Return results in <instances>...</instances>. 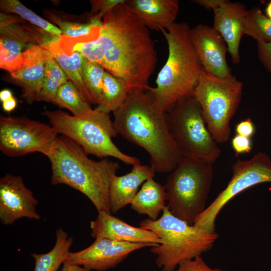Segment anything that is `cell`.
I'll use <instances>...</instances> for the list:
<instances>
[{
	"label": "cell",
	"instance_id": "d6986e66",
	"mask_svg": "<svg viewBox=\"0 0 271 271\" xmlns=\"http://www.w3.org/2000/svg\"><path fill=\"white\" fill-rule=\"evenodd\" d=\"M43 15L47 21L60 29L62 35L87 41L95 40L100 36L103 17L99 14L86 12L77 15L45 8L43 10Z\"/></svg>",
	"mask_w": 271,
	"mask_h": 271
},
{
	"label": "cell",
	"instance_id": "9a60e30c",
	"mask_svg": "<svg viewBox=\"0 0 271 271\" xmlns=\"http://www.w3.org/2000/svg\"><path fill=\"white\" fill-rule=\"evenodd\" d=\"M191 37L205 71L219 77L232 76L226 59L227 44L212 27L199 24L191 29Z\"/></svg>",
	"mask_w": 271,
	"mask_h": 271
},
{
	"label": "cell",
	"instance_id": "2e32d148",
	"mask_svg": "<svg viewBox=\"0 0 271 271\" xmlns=\"http://www.w3.org/2000/svg\"><path fill=\"white\" fill-rule=\"evenodd\" d=\"M51 56L44 45H33L24 52L20 68L9 73L8 81L22 88V97L29 104L36 101L43 84L46 64Z\"/></svg>",
	"mask_w": 271,
	"mask_h": 271
},
{
	"label": "cell",
	"instance_id": "b9f144b4",
	"mask_svg": "<svg viewBox=\"0 0 271 271\" xmlns=\"http://www.w3.org/2000/svg\"><path fill=\"white\" fill-rule=\"evenodd\" d=\"M136 271H139V270H136Z\"/></svg>",
	"mask_w": 271,
	"mask_h": 271
},
{
	"label": "cell",
	"instance_id": "1f68e13d",
	"mask_svg": "<svg viewBox=\"0 0 271 271\" xmlns=\"http://www.w3.org/2000/svg\"><path fill=\"white\" fill-rule=\"evenodd\" d=\"M175 271H229L210 267L201 256L181 262ZM237 271V270H233Z\"/></svg>",
	"mask_w": 271,
	"mask_h": 271
},
{
	"label": "cell",
	"instance_id": "7402d4cb",
	"mask_svg": "<svg viewBox=\"0 0 271 271\" xmlns=\"http://www.w3.org/2000/svg\"><path fill=\"white\" fill-rule=\"evenodd\" d=\"M58 37H54L43 45L58 63L69 80L77 88L83 99L91 103L83 76L82 67L83 57L76 52L68 54L64 52L58 44Z\"/></svg>",
	"mask_w": 271,
	"mask_h": 271
},
{
	"label": "cell",
	"instance_id": "ac0fdd59",
	"mask_svg": "<svg viewBox=\"0 0 271 271\" xmlns=\"http://www.w3.org/2000/svg\"><path fill=\"white\" fill-rule=\"evenodd\" d=\"M247 10L239 2L224 0L214 11L213 28L218 32L226 42L228 52L233 63L240 61L239 45L244 35V23Z\"/></svg>",
	"mask_w": 271,
	"mask_h": 271
},
{
	"label": "cell",
	"instance_id": "ffe728a7",
	"mask_svg": "<svg viewBox=\"0 0 271 271\" xmlns=\"http://www.w3.org/2000/svg\"><path fill=\"white\" fill-rule=\"evenodd\" d=\"M125 3L149 29L161 32L176 22L180 9L178 0H126Z\"/></svg>",
	"mask_w": 271,
	"mask_h": 271
},
{
	"label": "cell",
	"instance_id": "44dd1931",
	"mask_svg": "<svg viewBox=\"0 0 271 271\" xmlns=\"http://www.w3.org/2000/svg\"><path fill=\"white\" fill-rule=\"evenodd\" d=\"M156 172L148 165L133 166L130 171L123 175H114L110 182L109 198L110 210L115 214L130 204L139 188L148 179L154 178Z\"/></svg>",
	"mask_w": 271,
	"mask_h": 271
},
{
	"label": "cell",
	"instance_id": "8992f818",
	"mask_svg": "<svg viewBox=\"0 0 271 271\" xmlns=\"http://www.w3.org/2000/svg\"><path fill=\"white\" fill-rule=\"evenodd\" d=\"M95 110L96 114L87 118L77 117L60 110L46 109L42 114L48 119L58 134L73 140L87 155L101 159L111 157L132 166L141 164L140 159L123 153L113 142L112 138L118 134L109 114Z\"/></svg>",
	"mask_w": 271,
	"mask_h": 271
},
{
	"label": "cell",
	"instance_id": "e575fe53",
	"mask_svg": "<svg viewBox=\"0 0 271 271\" xmlns=\"http://www.w3.org/2000/svg\"><path fill=\"white\" fill-rule=\"evenodd\" d=\"M231 146L236 156H237L250 153L252 144L251 138L236 134L231 140Z\"/></svg>",
	"mask_w": 271,
	"mask_h": 271
},
{
	"label": "cell",
	"instance_id": "277c9868",
	"mask_svg": "<svg viewBox=\"0 0 271 271\" xmlns=\"http://www.w3.org/2000/svg\"><path fill=\"white\" fill-rule=\"evenodd\" d=\"M186 22H175L162 33L167 41L168 56L159 72L156 86L146 91L156 104L168 112L180 99L193 96L204 69L191 37Z\"/></svg>",
	"mask_w": 271,
	"mask_h": 271
},
{
	"label": "cell",
	"instance_id": "5bb4252c",
	"mask_svg": "<svg viewBox=\"0 0 271 271\" xmlns=\"http://www.w3.org/2000/svg\"><path fill=\"white\" fill-rule=\"evenodd\" d=\"M38 202L20 176L7 174L0 179V220L4 225H12L26 218L38 220L36 211Z\"/></svg>",
	"mask_w": 271,
	"mask_h": 271
},
{
	"label": "cell",
	"instance_id": "74e56055",
	"mask_svg": "<svg viewBox=\"0 0 271 271\" xmlns=\"http://www.w3.org/2000/svg\"><path fill=\"white\" fill-rule=\"evenodd\" d=\"M60 271H91L88 268L74 263L66 259Z\"/></svg>",
	"mask_w": 271,
	"mask_h": 271
},
{
	"label": "cell",
	"instance_id": "d590c367",
	"mask_svg": "<svg viewBox=\"0 0 271 271\" xmlns=\"http://www.w3.org/2000/svg\"><path fill=\"white\" fill-rule=\"evenodd\" d=\"M235 131L236 134L251 138L255 132V126L251 119L247 118L236 125Z\"/></svg>",
	"mask_w": 271,
	"mask_h": 271
},
{
	"label": "cell",
	"instance_id": "e0dca14e",
	"mask_svg": "<svg viewBox=\"0 0 271 271\" xmlns=\"http://www.w3.org/2000/svg\"><path fill=\"white\" fill-rule=\"evenodd\" d=\"M91 235L95 239L106 238L116 241L157 245L161 239L154 232L132 226L104 211L98 212L96 219L90 222Z\"/></svg>",
	"mask_w": 271,
	"mask_h": 271
},
{
	"label": "cell",
	"instance_id": "7a4b0ae2",
	"mask_svg": "<svg viewBox=\"0 0 271 271\" xmlns=\"http://www.w3.org/2000/svg\"><path fill=\"white\" fill-rule=\"evenodd\" d=\"M118 134L149 154L156 173H170L184 158L170 132L167 112L160 108L146 91L131 89L113 112Z\"/></svg>",
	"mask_w": 271,
	"mask_h": 271
},
{
	"label": "cell",
	"instance_id": "f35d334b",
	"mask_svg": "<svg viewBox=\"0 0 271 271\" xmlns=\"http://www.w3.org/2000/svg\"><path fill=\"white\" fill-rule=\"evenodd\" d=\"M18 101L14 96L9 99L2 102L3 110L7 112H10L14 110L17 107Z\"/></svg>",
	"mask_w": 271,
	"mask_h": 271
},
{
	"label": "cell",
	"instance_id": "ba28073f",
	"mask_svg": "<svg viewBox=\"0 0 271 271\" xmlns=\"http://www.w3.org/2000/svg\"><path fill=\"white\" fill-rule=\"evenodd\" d=\"M242 88V83L233 75L219 77L204 70L200 76L193 97L217 144L229 138L230 121L240 103Z\"/></svg>",
	"mask_w": 271,
	"mask_h": 271
},
{
	"label": "cell",
	"instance_id": "30bf717a",
	"mask_svg": "<svg viewBox=\"0 0 271 271\" xmlns=\"http://www.w3.org/2000/svg\"><path fill=\"white\" fill-rule=\"evenodd\" d=\"M232 175L227 186L195 220L194 225L216 233L215 220L223 207L235 196L254 185L271 182V159L258 152L248 160H238L232 166Z\"/></svg>",
	"mask_w": 271,
	"mask_h": 271
},
{
	"label": "cell",
	"instance_id": "4316f807",
	"mask_svg": "<svg viewBox=\"0 0 271 271\" xmlns=\"http://www.w3.org/2000/svg\"><path fill=\"white\" fill-rule=\"evenodd\" d=\"M57 42L65 53H78L88 60L102 66L104 51L99 38L95 40L87 41L61 35L57 37Z\"/></svg>",
	"mask_w": 271,
	"mask_h": 271
},
{
	"label": "cell",
	"instance_id": "484cf974",
	"mask_svg": "<svg viewBox=\"0 0 271 271\" xmlns=\"http://www.w3.org/2000/svg\"><path fill=\"white\" fill-rule=\"evenodd\" d=\"M129 90L128 86L122 79L105 71L103 78L102 101L95 109L105 113H113L124 102Z\"/></svg>",
	"mask_w": 271,
	"mask_h": 271
},
{
	"label": "cell",
	"instance_id": "ab89813d",
	"mask_svg": "<svg viewBox=\"0 0 271 271\" xmlns=\"http://www.w3.org/2000/svg\"><path fill=\"white\" fill-rule=\"evenodd\" d=\"M13 96V93L10 89H4L0 92V100L2 102L9 99Z\"/></svg>",
	"mask_w": 271,
	"mask_h": 271
},
{
	"label": "cell",
	"instance_id": "83f0119b",
	"mask_svg": "<svg viewBox=\"0 0 271 271\" xmlns=\"http://www.w3.org/2000/svg\"><path fill=\"white\" fill-rule=\"evenodd\" d=\"M68 81L65 73L51 55L46 64L43 84L36 101L52 103L60 87Z\"/></svg>",
	"mask_w": 271,
	"mask_h": 271
},
{
	"label": "cell",
	"instance_id": "6da1fadb",
	"mask_svg": "<svg viewBox=\"0 0 271 271\" xmlns=\"http://www.w3.org/2000/svg\"><path fill=\"white\" fill-rule=\"evenodd\" d=\"M125 2L103 17L99 37L104 51L102 66L122 79L130 90L147 91L157 52L149 29Z\"/></svg>",
	"mask_w": 271,
	"mask_h": 271
},
{
	"label": "cell",
	"instance_id": "3957f363",
	"mask_svg": "<svg viewBox=\"0 0 271 271\" xmlns=\"http://www.w3.org/2000/svg\"><path fill=\"white\" fill-rule=\"evenodd\" d=\"M47 157L51 165L52 184L68 185L86 196L98 212L111 213L109 186L120 168L117 162L92 160L79 145L63 136L57 138Z\"/></svg>",
	"mask_w": 271,
	"mask_h": 271
},
{
	"label": "cell",
	"instance_id": "d6a6232c",
	"mask_svg": "<svg viewBox=\"0 0 271 271\" xmlns=\"http://www.w3.org/2000/svg\"><path fill=\"white\" fill-rule=\"evenodd\" d=\"M126 0H93L90 1L91 9L90 13L104 16L119 4Z\"/></svg>",
	"mask_w": 271,
	"mask_h": 271
},
{
	"label": "cell",
	"instance_id": "8d00e7d4",
	"mask_svg": "<svg viewBox=\"0 0 271 271\" xmlns=\"http://www.w3.org/2000/svg\"><path fill=\"white\" fill-rule=\"evenodd\" d=\"M224 0H194L193 2L203 7L206 10L215 11L223 3Z\"/></svg>",
	"mask_w": 271,
	"mask_h": 271
},
{
	"label": "cell",
	"instance_id": "cb8c5ba5",
	"mask_svg": "<svg viewBox=\"0 0 271 271\" xmlns=\"http://www.w3.org/2000/svg\"><path fill=\"white\" fill-rule=\"evenodd\" d=\"M55 235L56 242L50 251L42 254L31 253L35 261L34 271H58L67 259L73 239L61 228L56 230Z\"/></svg>",
	"mask_w": 271,
	"mask_h": 271
},
{
	"label": "cell",
	"instance_id": "836d02e7",
	"mask_svg": "<svg viewBox=\"0 0 271 271\" xmlns=\"http://www.w3.org/2000/svg\"><path fill=\"white\" fill-rule=\"evenodd\" d=\"M257 55L261 63L271 75V42H257Z\"/></svg>",
	"mask_w": 271,
	"mask_h": 271
},
{
	"label": "cell",
	"instance_id": "5b68a950",
	"mask_svg": "<svg viewBox=\"0 0 271 271\" xmlns=\"http://www.w3.org/2000/svg\"><path fill=\"white\" fill-rule=\"evenodd\" d=\"M140 227L154 232L161 239L162 243L151 247L150 251L156 256V265L162 271H175L182 261L201 256L219 236L177 217L167 205L159 218L144 219Z\"/></svg>",
	"mask_w": 271,
	"mask_h": 271
},
{
	"label": "cell",
	"instance_id": "9c48e42d",
	"mask_svg": "<svg viewBox=\"0 0 271 271\" xmlns=\"http://www.w3.org/2000/svg\"><path fill=\"white\" fill-rule=\"evenodd\" d=\"M172 136L184 157L213 164L220 154L200 106L193 96L179 100L167 112Z\"/></svg>",
	"mask_w": 271,
	"mask_h": 271
},
{
	"label": "cell",
	"instance_id": "d4e9b609",
	"mask_svg": "<svg viewBox=\"0 0 271 271\" xmlns=\"http://www.w3.org/2000/svg\"><path fill=\"white\" fill-rule=\"evenodd\" d=\"M52 103L69 110L73 116L79 118H90L96 113L69 80L60 87Z\"/></svg>",
	"mask_w": 271,
	"mask_h": 271
},
{
	"label": "cell",
	"instance_id": "8fae6325",
	"mask_svg": "<svg viewBox=\"0 0 271 271\" xmlns=\"http://www.w3.org/2000/svg\"><path fill=\"white\" fill-rule=\"evenodd\" d=\"M58 134L51 125L25 116H0V150L8 157L35 152L47 157Z\"/></svg>",
	"mask_w": 271,
	"mask_h": 271
},
{
	"label": "cell",
	"instance_id": "60d3db41",
	"mask_svg": "<svg viewBox=\"0 0 271 271\" xmlns=\"http://www.w3.org/2000/svg\"><path fill=\"white\" fill-rule=\"evenodd\" d=\"M265 13L266 16L271 19V1L267 4L265 9Z\"/></svg>",
	"mask_w": 271,
	"mask_h": 271
},
{
	"label": "cell",
	"instance_id": "4fadbf2b",
	"mask_svg": "<svg viewBox=\"0 0 271 271\" xmlns=\"http://www.w3.org/2000/svg\"><path fill=\"white\" fill-rule=\"evenodd\" d=\"M155 245L97 238L85 249L70 252L67 259L91 270L105 271L120 264L132 252Z\"/></svg>",
	"mask_w": 271,
	"mask_h": 271
},
{
	"label": "cell",
	"instance_id": "f546056e",
	"mask_svg": "<svg viewBox=\"0 0 271 271\" xmlns=\"http://www.w3.org/2000/svg\"><path fill=\"white\" fill-rule=\"evenodd\" d=\"M1 10L6 13L17 14L31 24L54 36L62 35L60 29L48 21L27 8L18 0H1Z\"/></svg>",
	"mask_w": 271,
	"mask_h": 271
},
{
	"label": "cell",
	"instance_id": "f1b7e54d",
	"mask_svg": "<svg viewBox=\"0 0 271 271\" xmlns=\"http://www.w3.org/2000/svg\"><path fill=\"white\" fill-rule=\"evenodd\" d=\"M244 35L257 42H271V19L259 7L247 10L244 20Z\"/></svg>",
	"mask_w": 271,
	"mask_h": 271
},
{
	"label": "cell",
	"instance_id": "4dcf8cb0",
	"mask_svg": "<svg viewBox=\"0 0 271 271\" xmlns=\"http://www.w3.org/2000/svg\"><path fill=\"white\" fill-rule=\"evenodd\" d=\"M83 72L91 103L100 104L103 99V78L106 71L100 64L83 58Z\"/></svg>",
	"mask_w": 271,
	"mask_h": 271
},
{
	"label": "cell",
	"instance_id": "7c38bea8",
	"mask_svg": "<svg viewBox=\"0 0 271 271\" xmlns=\"http://www.w3.org/2000/svg\"><path fill=\"white\" fill-rule=\"evenodd\" d=\"M0 20V68L11 73L22 65L26 50L44 43L45 34L32 24L21 25L25 20L19 16L2 14Z\"/></svg>",
	"mask_w": 271,
	"mask_h": 271
},
{
	"label": "cell",
	"instance_id": "52a82bcc",
	"mask_svg": "<svg viewBox=\"0 0 271 271\" xmlns=\"http://www.w3.org/2000/svg\"><path fill=\"white\" fill-rule=\"evenodd\" d=\"M213 177L212 164L184 157L164 185L167 205L177 217L194 224L205 209Z\"/></svg>",
	"mask_w": 271,
	"mask_h": 271
},
{
	"label": "cell",
	"instance_id": "603a6c76",
	"mask_svg": "<svg viewBox=\"0 0 271 271\" xmlns=\"http://www.w3.org/2000/svg\"><path fill=\"white\" fill-rule=\"evenodd\" d=\"M166 201L164 186L151 178L141 186L130 205L138 214L146 215L150 219L156 220L166 206Z\"/></svg>",
	"mask_w": 271,
	"mask_h": 271
}]
</instances>
